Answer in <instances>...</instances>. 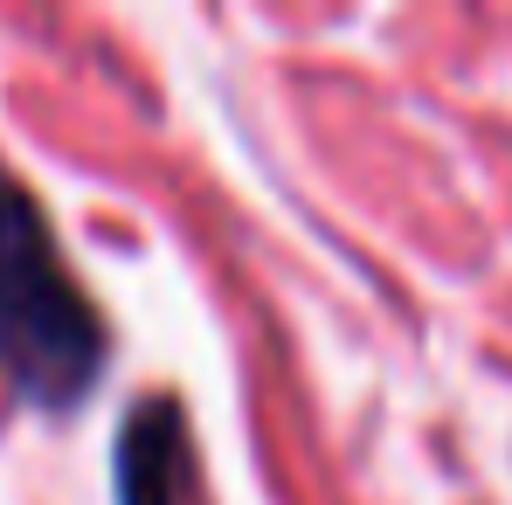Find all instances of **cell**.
Segmentation results:
<instances>
[{"label":"cell","mask_w":512,"mask_h":505,"mask_svg":"<svg viewBox=\"0 0 512 505\" xmlns=\"http://www.w3.org/2000/svg\"><path fill=\"white\" fill-rule=\"evenodd\" d=\"M0 360L28 395H77L97 367V326L42 236V215L0 173Z\"/></svg>","instance_id":"6da1fadb"}]
</instances>
